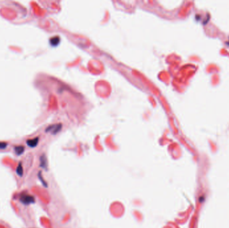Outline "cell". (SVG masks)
I'll list each match as a JSON object with an SVG mask.
<instances>
[{
    "label": "cell",
    "instance_id": "1",
    "mask_svg": "<svg viewBox=\"0 0 229 228\" xmlns=\"http://www.w3.org/2000/svg\"><path fill=\"white\" fill-rule=\"evenodd\" d=\"M19 201L25 206H28L35 203V198L33 195H31L27 193H22L20 195Z\"/></svg>",
    "mask_w": 229,
    "mask_h": 228
},
{
    "label": "cell",
    "instance_id": "6",
    "mask_svg": "<svg viewBox=\"0 0 229 228\" xmlns=\"http://www.w3.org/2000/svg\"><path fill=\"white\" fill-rule=\"evenodd\" d=\"M16 172L17 175L19 177H22L24 175V168H23L22 164V163H19L18 166L17 167L16 170Z\"/></svg>",
    "mask_w": 229,
    "mask_h": 228
},
{
    "label": "cell",
    "instance_id": "2",
    "mask_svg": "<svg viewBox=\"0 0 229 228\" xmlns=\"http://www.w3.org/2000/svg\"><path fill=\"white\" fill-rule=\"evenodd\" d=\"M61 128L62 125H60V124L50 125V126H49L46 129V132H50V133H52L53 134H56L61 130Z\"/></svg>",
    "mask_w": 229,
    "mask_h": 228
},
{
    "label": "cell",
    "instance_id": "9",
    "mask_svg": "<svg viewBox=\"0 0 229 228\" xmlns=\"http://www.w3.org/2000/svg\"><path fill=\"white\" fill-rule=\"evenodd\" d=\"M8 147V143L5 142H0V149H5Z\"/></svg>",
    "mask_w": 229,
    "mask_h": 228
},
{
    "label": "cell",
    "instance_id": "4",
    "mask_svg": "<svg viewBox=\"0 0 229 228\" xmlns=\"http://www.w3.org/2000/svg\"><path fill=\"white\" fill-rule=\"evenodd\" d=\"M40 167L44 169L47 170L48 169V161L45 155H42L40 158Z\"/></svg>",
    "mask_w": 229,
    "mask_h": 228
},
{
    "label": "cell",
    "instance_id": "3",
    "mask_svg": "<svg viewBox=\"0 0 229 228\" xmlns=\"http://www.w3.org/2000/svg\"><path fill=\"white\" fill-rule=\"evenodd\" d=\"M38 142H39V138L35 137L34 138V139H28V140H27V141H26V144H27V145L28 146V147H30L34 148L38 145Z\"/></svg>",
    "mask_w": 229,
    "mask_h": 228
},
{
    "label": "cell",
    "instance_id": "5",
    "mask_svg": "<svg viewBox=\"0 0 229 228\" xmlns=\"http://www.w3.org/2000/svg\"><path fill=\"white\" fill-rule=\"evenodd\" d=\"M25 150V148L24 146H16V147H14V151H15V153L17 155L19 156L22 155L24 153Z\"/></svg>",
    "mask_w": 229,
    "mask_h": 228
},
{
    "label": "cell",
    "instance_id": "7",
    "mask_svg": "<svg viewBox=\"0 0 229 228\" xmlns=\"http://www.w3.org/2000/svg\"><path fill=\"white\" fill-rule=\"evenodd\" d=\"M59 41H60V39H59V37H52V38H51V39H50V44H51V45H54V46H55V45H56L57 44H58V43H59Z\"/></svg>",
    "mask_w": 229,
    "mask_h": 228
},
{
    "label": "cell",
    "instance_id": "8",
    "mask_svg": "<svg viewBox=\"0 0 229 228\" xmlns=\"http://www.w3.org/2000/svg\"><path fill=\"white\" fill-rule=\"evenodd\" d=\"M38 178L40 179V181H41V182H42V185H44V187H47V183H46V181H44V180H43V179H43V177H42V175H41V172H39V173H38Z\"/></svg>",
    "mask_w": 229,
    "mask_h": 228
}]
</instances>
